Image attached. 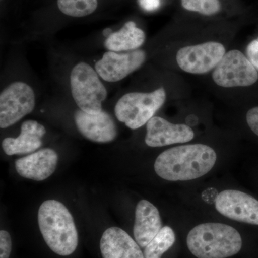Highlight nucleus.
Masks as SVG:
<instances>
[{
    "label": "nucleus",
    "mask_w": 258,
    "mask_h": 258,
    "mask_svg": "<svg viewBox=\"0 0 258 258\" xmlns=\"http://www.w3.org/2000/svg\"><path fill=\"white\" fill-rule=\"evenodd\" d=\"M217 161L212 147L203 144L171 148L161 153L154 163L158 176L167 181H189L211 171Z\"/></svg>",
    "instance_id": "obj_1"
},
{
    "label": "nucleus",
    "mask_w": 258,
    "mask_h": 258,
    "mask_svg": "<svg viewBox=\"0 0 258 258\" xmlns=\"http://www.w3.org/2000/svg\"><path fill=\"white\" fill-rule=\"evenodd\" d=\"M38 225L49 248L60 256L74 253L79 235L71 212L57 200H46L38 210Z\"/></svg>",
    "instance_id": "obj_2"
},
{
    "label": "nucleus",
    "mask_w": 258,
    "mask_h": 258,
    "mask_svg": "<svg viewBox=\"0 0 258 258\" xmlns=\"http://www.w3.org/2000/svg\"><path fill=\"white\" fill-rule=\"evenodd\" d=\"M191 253L198 258H227L240 252L242 240L238 231L222 223L196 226L186 237Z\"/></svg>",
    "instance_id": "obj_3"
},
{
    "label": "nucleus",
    "mask_w": 258,
    "mask_h": 258,
    "mask_svg": "<svg viewBox=\"0 0 258 258\" xmlns=\"http://www.w3.org/2000/svg\"><path fill=\"white\" fill-rule=\"evenodd\" d=\"M164 88L151 93L132 92L121 97L115 106L117 119L128 128L138 129L147 124L165 103Z\"/></svg>",
    "instance_id": "obj_4"
},
{
    "label": "nucleus",
    "mask_w": 258,
    "mask_h": 258,
    "mask_svg": "<svg viewBox=\"0 0 258 258\" xmlns=\"http://www.w3.org/2000/svg\"><path fill=\"white\" fill-rule=\"evenodd\" d=\"M96 70L86 62L74 66L71 74L73 98L80 109L96 114L101 113L102 103L106 100L107 91Z\"/></svg>",
    "instance_id": "obj_5"
},
{
    "label": "nucleus",
    "mask_w": 258,
    "mask_h": 258,
    "mask_svg": "<svg viewBox=\"0 0 258 258\" xmlns=\"http://www.w3.org/2000/svg\"><path fill=\"white\" fill-rule=\"evenodd\" d=\"M212 76L220 87H247L257 82L258 72L241 51L232 50L226 52Z\"/></svg>",
    "instance_id": "obj_6"
},
{
    "label": "nucleus",
    "mask_w": 258,
    "mask_h": 258,
    "mask_svg": "<svg viewBox=\"0 0 258 258\" xmlns=\"http://www.w3.org/2000/svg\"><path fill=\"white\" fill-rule=\"evenodd\" d=\"M226 53L223 44L209 41L181 47L176 52L178 66L191 74H205L217 67Z\"/></svg>",
    "instance_id": "obj_7"
},
{
    "label": "nucleus",
    "mask_w": 258,
    "mask_h": 258,
    "mask_svg": "<svg viewBox=\"0 0 258 258\" xmlns=\"http://www.w3.org/2000/svg\"><path fill=\"white\" fill-rule=\"evenodd\" d=\"M35 95L27 83L15 82L0 95V127L6 128L14 125L33 111Z\"/></svg>",
    "instance_id": "obj_8"
},
{
    "label": "nucleus",
    "mask_w": 258,
    "mask_h": 258,
    "mask_svg": "<svg viewBox=\"0 0 258 258\" xmlns=\"http://www.w3.org/2000/svg\"><path fill=\"white\" fill-rule=\"evenodd\" d=\"M146 57V52L142 50L126 52L108 51L96 62L95 70L107 82H118L139 69Z\"/></svg>",
    "instance_id": "obj_9"
},
{
    "label": "nucleus",
    "mask_w": 258,
    "mask_h": 258,
    "mask_svg": "<svg viewBox=\"0 0 258 258\" xmlns=\"http://www.w3.org/2000/svg\"><path fill=\"white\" fill-rule=\"evenodd\" d=\"M217 211L230 220L258 225V200L235 189L221 191L215 202Z\"/></svg>",
    "instance_id": "obj_10"
},
{
    "label": "nucleus",
    "mask_w": 258,
    "mask_h": 258,
    "mask_svg": "<svg viewBox=\"0 0 258 258\" xmlns=\"http://www.w3.org/2000/svg\"><path fill=\"white\" fill-rule=\"evenodd\" d=\"M195 133L189 125L170 123L159 116H154L147 123L145 143L150 147H162L191 142Z\"/></svg>",
    "instance_id": "obj_11"
},
{
    "label": "nucleus",
    "mask_w": 258,
    "mask_h": 258,
    "mask_svg": "<svg viewBox=\"0 0 258 258\" xmlns=\"http://www.w3.org/2000/svg\"><path fill=\"white\" fill-rule=\"evenodd\" d=\"M74 118L80 133L91 142L108 143L118 135L114 120L106 111L91 114L80 109L75 113Z\"/></svg>",
    "instance_id": "obj_12"
},
{
    "label": "nucleus",
    "mask_w": 258,
    "mask_h": 258,
    "mask_svg": "<svg viewBox=\"0 0 258 258\" xmlns=\"http://www.w3.org/2000/svg\"><path fill=\"white\" fill-rule=\"evenodd\" d=\"M57 161V153L47 148L16 160L15 169L24 178L43 181L55 172Z\"/></svg>",
    "instance_id": "obj_13"
},
{
    "label": "nucleus",
    "mask_w": 258,
    "mask_h": 258,
    "mask_svg": "<svg viewBox=\"0 0 258 258\" xmlns=\"http://www.w3.org/2000/svg\"><path fill=\"white\" fill-rule=\"evenodd\" d=\"M103 258H144L139 244L119 227L107 229L100 241Z\"/></svg>",
    "instance_id": "obj_14"
},
{
    "label": "nucleus",
    "mask_w": 258,
    "mask_h": 258,
    "mask_svg": "<svg viewBox=\"0 0 258 258\" xmlns=\"http://www.w3.org/2000/svg\"><path fill=\"white\" fill-rule=\"evenodd\" d=\"M162 222L158 209L147 200L137 204L134 235L141 247H145L160 232Z\"/></svg>",
    "instance_id": "obj_15"
},
{
    "label": "nucleus",
    "mask_w": 258,
    "mask_h": 258,
    "mask_svg": "<svg viewBox=\"0 0 258 258\" xmlns=\"http://www.w3.org/2000/svg\"><path fill=\"white\" fill-rule=\"evenodd\" d=\"M46 130L38 122L29 120L23 122L21 126V133L17 138L5 139L3 140V150L7 155H20L32 153L41 147Z\"/></svg>",
    "instance_id": "obj_16"
},
{
    "label": "nucleus",
    "mask_w": 258,
    "mask_h": 258,
    "mask_svg": "<svg viewBox=\"0 0 258 258\" xmlns=\"http://www.w3.org/2000/svg\"><path fill=\"white\" fill-rule=\"evenodd\" d=\"M146 35L137 28L133 21L125 23L118 31L112 32L104 42L107 50L113 52H125L138 50L145 41Z\"/></svg>",
    "instance_id": "obj_17"
},
{
    "label": "nucleus",
    "mask_w": 258,
    "mask_h": 258,
    "mask_svg": "<svg viewBox=\"0 0 258 258\" xmlns=\"http://www.w3.org/2000/svg\"><path fill=\"white\" fill-rule=\"evenodd\" d=\"M174 230L169 226L162 227L160 232L144 247V258H161L175 242Z\"/></svg>",
    "instance_id": "obj_18"
},
{
    "label": "nucleus",
    "mask_w": 258,
    "mask_h": 258,
    "mask_svg": "<svg viewBox=\"0 0 258 258\" xmlns=\"http://www.w3.org/2000/svg\"><path fill=\"white\" fill-rule=\"evenodd\" d=\"M61 13L68 16L82 18L94 13L98 7L97 0H57Z\"/></svg>",
    "instance_id": "obj_19"
},
{
    "label": "nucleus",
    "mask_w": 258,
    "mask_h": 258,
    "mask_svg": "<svg viewBox=\"0 0 258 258\" xmlns=\"http://www.w3.org/2000/svg\"><path fill=\"white\" fill-rule=\"evenodd\" d=\"M181 4L188 11L207 16L218 14L222 9L220 0H181Z\"/></svg>",
    "instance_id": "obj_20"
},
{
    "label": "nucleus",
    "mask_w": 258,
    "mask_h": 258,
    "mask_svg": "<svg viewBox=\"0 0 258 258\" xmlns=\"http://www.w3.org/2000/svg\"><path fill=\"white\" fill-rule=\"evenodd\" d=\"M12 251V240L7 231H0V258H9Z\"/></svg>",
    "instance_id": "obj_21"
},
{
    "label": "nucleus",
    "mask_w": 258,
    "mask_h": 258,
    "mask_svg": "<svg viewBox=\"0 0 258 258\" xmlns=\"http://www.w3.org/2000/svg\"><path fill=\"white\" fill-rule=\"evenodd\" d=\"M247 56L251 63L258 71V37L247 45Z\"/></svg>",
    "instance_id": "obj_22"
},
{
    "label": "nucleus",
    "mask_w": 258,
    "mask_h": 258,
    "mask_svg": "<svg viewBox=\"0 0 258 258\" xmlns=\"http://www.w3.org/2000/svg\"><path fill=\"white\" fill-rule=\"evenodd\" d=\"M246 120L251 130L258 136V106L251 108L247 111Z\"/></svg>",
    "instance_id": "obj_23"
},
{
    "label": "nucleus",
    "mask_w": 258,
    "mask_h": 258,
    "mask_svg": "<svg viewBox=\"0 0 258 258\" xmlns=\"http://www.w3.org/2000/svg\"><path fill=\"white\" fill-rule=\"evenodd\" d=\"M139 6L147 12H154L159 9L161 0H138Z\"/></svg>",
    "instance_id": "obj_24"
},
{
    "label": "nucleus",
    "mask_w": 258,
    "mask_h": 258,
    "mask_svg": "<svg viewBox=\"0 0 258 258\" xmlns=\"http://www.w3.org/2000/svg\"><path fill=\"white\" fill-rule=\"evenodd\" d=\"M112 32H113L111 31V29L107 28L106 30H104V31L103 32V34L104 36L108 37L110 35H111Z\"/></svg>",
    "instance_id": "obj_25"
}]
</instances>
